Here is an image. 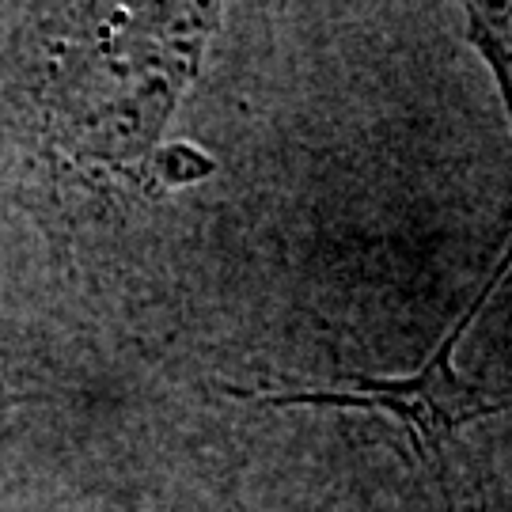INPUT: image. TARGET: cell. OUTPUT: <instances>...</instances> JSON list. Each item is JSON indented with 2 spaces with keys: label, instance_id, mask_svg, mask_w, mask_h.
I'll use <instances>...</instances> for the list:
<instances>
[{
  "label": "cell",
  "instance_id": "1",
  "mask_svg": "<svg viewBox=\"0 0 512 512\" xmlns=\"http://www.w3.org/2000/svg\"><path fill=\"white\" fill-rule=\"evenodd\" d=\"M258 403L270 406H346V410H384L399 418L410 433V444L418 448L425 467L433 471L440 490L448 494V444L463 425L490 414L512 410V387H475L463 384L452 372V357L433 353L425 368L410 380H365L353 376L349 384L308 387V391H274L258 395Z\"/></svg>",
  "mask_w": 512,
  "mask_h": 512
},
{
  "label": "cell",
  "instance_id": "2",
  "mask_svg": "<svg viewBox=\"0 0 512 512\" xmlns=\"http://www.w3.org/2000/svg\"><path fill=\"white\" fill-rule=\"evenodd\" d=\"M467 16H471V38H475L478 54L490 61V69L497 73V84L505 92V103H509V118H512V4H467ZM512 270V243L505 247L501 262L494 266V274L486 277V289L478 293V300L471 308L459 315V323L452 327V334L444 338V346L456 349L459 338L467 334V327L475 323L482 308L494 300L497 285L505 281V274Z\"/></svg>",
  "mask_w": 512,
  "mask_h": 512
}]
</instances>
